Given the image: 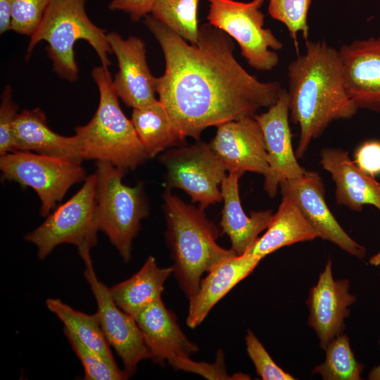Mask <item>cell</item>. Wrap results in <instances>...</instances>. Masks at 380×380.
Returning <instances> with one entry per match:
<instances>
[{
    "mask_svg": "<svg viewBox=\"0 0 380 380\" xmlns=\"http://www.w3.org/2000/svg\"><path fill=\"white\" fill-rule=\"evenodd\" d=\"M144 23L165 58V72L156 80L158 100L184 139L198 141L209 127L254 117L284 91L279 82H261L248 72L234 55L232 39L209 23L200 25L196 44L151 14Z\"/></svg>",
    "mask_w": 380,
    "mask_h": 380,
    "instance_id": "obj_1",
    "label": "cell"
},
{
    "mask_svg": "<svg viewBox=\"0 0 380 380\" xmlns=\"http://www.w3.org/2000/svg\"><path fill=\"white\" fill-rule=\"evenodd\" d=\"M289 115L300 127L295 151L303 157L311 141L336 120L359 109L347 92L338 50L324 42L305 41V51L288 65Z\"/></svg>",
    "mask_w": 380,
    "mask_h": 380,
    "instance_id": "obj_2",
    "label": "cell"
},
{
    "mask_svg": "<svg viewBox=\"0 0 380 380\" xmlns=\"http://www.w3.org/2000/svg\"><path fill=\"white\" fill-rule=\"evenodd\" d=\"M163 199L173 273L189 299L198 291L204 272L236 254L217 243L218 229L203 210L186 204L170 189L164 192Z\"/></svg>",
    "mask_w": 380,
    "mask_h": 380,
    "instance_id": "obj_3",
    "label": "cell"
},
{
    "mask_svg": "<svg viewBox=\"0 0 380 380\" xmlns=\"http://www.w3.org/2000/svg\"><path fill=\"white\" fill-rule=\"evenodd\" d=\"M91 77L99 89V103L91 120L75 128L81 156L83 160L110 163L126 172L133 170L148 155L120 108L108 68L94 67Z\"/></svg>",
    "mask_w": 380,
    "mask_h": 380,
    "instance_id": "obj_4",
    "label": "cell"
},
{
    "mask_svg": "<svg viewBox=\"0 0 380 380\" xmlns=\"http://www.w3.org/2000/svg\"><path fill=\"white\" fill-rule=\"evenodd\" d=\"M87 0H50L43 18L30 37L26 52L27 59L34 47L42 41L46 42L47 57L53 71L63 80L75 82L79 68L75 61L74 46L78 40H84L94 49L101 65L108 68L113 53L106 31L88 17Z\"/></svg>",
    "mask_w": 380,
    "mask_h": 380,
    "instance_id": "obj_5",
    "label": "cell"
},
{
    "mask_svg": "<svg viewBox=\"0 0 380 380\" xmlns=\"http://www.w3.org/2000/svg\"><path fill=\"white\" fill-rule=\"evenodd\" d=\"M95 222L125 262L132 256V246L149 213L144 184L129 186L122 182L126 172L110 163L96 161Z\"/></svg>",
    "mask_w": 380,
    "mask_h": 380,
    "instance_id": "obj_6",
    "label": "cell"
},
{
    "mask_svg": "<svg viewBox=\"0 0 380 380\" xmlns=\"http://www.w3.org/2000/svg\"><path fill=\"white\" fill-rule=\"evenodd\" d=\"M208 23L223 31L239 46L248 64L260 71H270L279 63L276 51L282 43L268 28L260 7L265 0L241 2L234 0H206Z\"/></svg>",
    "mask_w": 380,
    "mask_h": 380,
    "instance_id": "obj_7",
    "label": "cell"
},
{
    "mask_svg": "<svg viewBox=\"0 0 380 380\" xmlns=\"http://www.w3.org/2000/svg\"><path fill=\"white\" fill-rule=\"evenodd\" d=\"M96 184L95 173L87 177L75 194L25 236L27 241L37 248L40 260L63 243L76 246L80 255L95 246L99 231L95 222Z\"/></svg>",
    "mask_w": 380,
    "mask_h": 380,
    "instance_id": "obj_8",
    "label": "cell"
},
{
    "mask_svg": "<svg viewBox=\"0 0 380 380\" xmlns=\"http://www.w3.org/2000/svg\"><path fill=\"white\" fill-rule=\"evenodd\" d=\"M0 170L3 179L34 190L42 217L55 209L73 184L86 178L80 163L27 151L0 156Z\"/></svg>",
    "mask_w": 380,
    "mask_h": 380,
    "instance_id": "obj_9",
    "label": "cell"
},
{
    "mask_svg": "<svg viewBox=\"0 0 380 380\" xmlns=\"http://www.w3.org/2000/svg\"><path fill=\"white\" fill-rule=\"evenodd\" d=\"M160 161L166 170L167 189H182L203 210L222 201L219 185L227 170L210 144L198 140L189 146L176 147L163 153Z\"/></svg>",
    "mask_w": 380,
    "mask_h": 380,
    "instance_id": "obj_10",
    "label": "cell"
},
{
    "mask_svg": "<svg viewBox=\"0 0 380 380\" xmlns=\"http://www.w3.org/2000/svg\"><path fill=\"white\" fill-rule=\"evenodd\" d=\"M81 258L85 264L84 276L96 302V314L102 330L109 345L122 360L124 369L131 376L141 361L151 360V352L135 318L117 305L110 288L98 279L90 252Z\"/></svg>",
    "mask_w": 380,
    "mask_h": 380,
    "instance_id": "obj_11",
    "label": "cell"
},
{
    "mask_svg": "<svg viewBox=\"0 0 380 380\" xmlns=\"http://www.w3.org/2000/svg\"><path fill=\"white\" fill-rule=\"evenodd\" d=\"M279 187L282 196L297 205L319 238L357 258H365L366 248L345 232L329 209L324 183L317 172L305 171L298 177L283 181Z\"/></svg>",
    "mask_w": 380,
    "mask_h": 380,
    "instance_id": "obj_12",
    "label": "cell"
},
{
    "mask_svg": "<svg viewBox=\"0 0 380 380\" xmlns=\"http://www.w3.org/2000/svg\"><path fill=\"white\" fill-rule=\"evenodd\" d=\"M254 118L263 134L269 165L264 189L273 197L281 182L298 177L306 171L298 163L293 149L287 91L284 89L277 101L267 111Z\"/></svg>",
    "mask_w": 380,
    "mask_h": 380,
    "instance_id": "obj_13",
    "label": "cell"
},
{
    "mask_svg": "<svg viewBox=\"0 0 380 380\" xmlns=\"http://www.w3.org/2000/svg\"><path fill=\"white\" fill-rule=\"evenodd\" d=\"M107 39L118 60L113 85L119 99L132 108L156 101V77L147 64L145 42L136 36L124 39L115 32L107 33Z\"/></svg>",
    "mask_w": 380,
    "mask_h": 380,
    "instance_id": "obj_14",
    "label": "cell"
},
{
    "mask_svg": "<svg viewBox=\"0 0 380 380\" xmlns=\"http://www.w3.org/2000/svg\"><path fill=\"white\" fill-rule=\"evenodd\" d=\"M349 290L348 279H334L332 262L329 259L317 283L310 289L306 301L309 309L308 324L315 331L323 350L346 328L345 319L350 314L349 308L356 300Z\"/></svg>",
    "mask_w": 380,
    "mask_h": 380,
    "instance_id": "obj_15",
    "label": "cell"
},
{
    "mask_svg": "<svg viewBox=\"0 0 380 380\" xmlns=\"http://www.w3.org/2000/svg\"><path fill=\"white\" fill-rule=\"evenodd\" d=\"M217 127L210 145L229 172L248 171L267 175L269 165L264 137L254 117L229 121Z\"/></svg>",
    "mask_w": 380,
    "mask_h": 380,
    "instance_id": "obj_16",
    "label": "cell"
},
{
    "mask_svg": "<svg viewBox=\"0 0 380 380\" xmlns=\"http://www.w3.org/2000/svg\"><path fill=\"white\" fill-rule=\"evenodd\" d=\"M338 51L350 97L358 108L380 112V37L355 40Z\"/></svg>",
    "mask_w": 380,
    "mask_h": 380,
    "instance_id": "obj_17",
    "label": "cell"
},
{
    "mask_svg": "<svg viewBox=\"0 0 380 380\" xmlns=\"http://www.w3.org/2000/svg\"><path fill=\"white\" fill-rule=\"evenodd\" d=\"M151 360L164 365L179 357H189L198 350L182 332L175 315L167 309L162 298L149 305L135 317Z\"/></svg>",
    "mask_w": 380,
    "mask_h": 380,
    "instance_id": "obj_18",
    "label": "cell"
},
{
    "mask_svg": "<svg viewBox=\"0 0 380 380\" xmlns=\"http://www.w3.org/2000/svg\"><path fill=\"white\" fill-rule=\"evenodd\" d=\"M262 260L248 252L220 262L201 280L196 293L189 298L186 324L198 327L210 310L238 283L250 274Z\"/></svg>",
    "mask_w": 380,
    "mask_h": 380,
    "instance_id": "obj_19",
    "label": "cell"
},
{
    "mask_svg": "<svg viewBox=\"0 0 380 380\" xmlns=\"http://www.w3.org/2000/svg\"><path fill=\"white\" fill-rule=\"evenodd\" d=\"M320 163L328 171L336 186V203L360 212L365 205H372L380 211V184L363 172L338 148H324L320 152Z\"/></svg>",
    "mask_w": 380,
    "mask_h": 380,
    "instance_id": "obj_20",
    "label": "cell"
},
{
    "mask_svg": "<svg viewBox=\"0 0 380 380\" xmlns=\"http://www.w3.org/2000/svg\"><path fill=\"white\" fill-rule=\"evenodd\" d=\"M243 175L238 171L230 172L220 184L224 205L220 224L237 255L250 249L258 235L267 229L273 216L270 210L253 211L250 216L245 213L239 193V180Z\"/></svg>",
    "mask_w": 380,
    "mask_h": 380,
    "instance_id": "obj_21",
    "label": "cell"
},
{
    "mask_svg": "<svg viewBox=\"0 0 380 380\" xmlns=\"http://www.w3.org/2000/svg\"><path fill=\"white\" fill-rule=\"evenodd\" d=\"M13 136L17 151H32L80 163L83 161L77 137H65L53 132L39 108L23 109L18 113Z\"/></svg>",
    "mask_w": 380,
    "mask_h": 380,
    "instance_id": "obj_22",
    "label": "cell"
},
{
    "mask_svg": "<svg viewBox=\"0 0 380 380\" xmlns=\"http://www.w3.org/2000/svg\"><path fill=\"white\" fill-rule=\"evenodd\" d=\"M173 273V267H159L150 255L131 277L110 288L111 296L123 311L135 318L144 309L162 298L164 284Z\"/></svg>",
    "mask_w": 380,
    "mask_h": 380,
    "instance_id": "obj_23",
    "label": "cell"
},
{
    "mask_svg": "<svg viewBox=\"0 0 380 380\" xmlns=\"http://www.w3.org/2000/svg\"><path fill=\"white\" fill-rule=\"evenodd\" d=\"M319 237L297 205L282 196L278 210L273 214L266 232L247 251L260 258L284 246Z\"/></svg>",
    "mask_w": 380,
    "mask_h": 380,
    "instance_id": "obj_24",
    "label": "cell"
},
{
    "mask_svg": "<svg viewBox=\"0 0 380 380\" xmlns=\"http://www.w3.org/2000/svg\"><path fill=\"white\" fill-rule=\"evenodd\" d=\"M131 121L149 158L168 148L186 145V139L177 132L158 99L145 106L133 108Z\"/></svg>",
    "mask_w": 380,
    "mask_h": 380,
    "instance_id": "obj_25",
    "label": "cell"
},
{
    "mask_svg": "<svg viewBox=\"0 0 380 380\" xmlns=\"http://www.w3.org/2000/svg\"><path fill=\"white\" fill-rule=\"evenodd\" d=\"M46 305L85 346L117 365L96 313L89 315L75 310L59 298H47Z\"/></svg>",
    "mask_w": 380,
    "mask_h": 380,
    "instance_id": "obj_26",
    "label": "cell"
},
{
    "mask_svg": "<svg viewBox=\"0 0 380 380\" xmlns=\"http://www.w3.org/2000/svg\"><path fill=\"white\" fill-rule=\"evenodd\" d=\"M201 0H157L151 15L191 44H196Z\"/></svg>",
    "mask_w": 380,
    "mask_h": 380,
    "instance_id": "obj_27",
    "label": "cell"
},
{
    "mask_svg": "<svg viewBox=\"0 0 380 380\" xmlns=\"http://www.w3.org/2000/svg\"><path fill=\"white\" fill-rule=\"evenodd\" d=\"M324 361L315 367L312 374L324 380H360L364 365L358 362L351 350L349 338L341 334L324 349Z\"/></svg>",
    "mask_w": 380,
    "mask_h": 380,
    "instance_id": "obj_28",
    "label": "cell"
},
{
    "mask_svg": "<svg viewBox=\"0 0 380 380\" xmlns=\"http://www.w3.org/2000/svg\"><path fill=\"white\" fill-rule=\"evenodd\" d=\"M63 334L80 360L85 380H124L130 376L117 365L107 361L100 355L85 346L70 331L63 327Z\"/></svg>",
    "mask_w": 380,
    "mask_h": 380,
    "instance_id": "obj_29",
    "label": "cell"
},
{
    "mask_svg": "<svg viewBox=\"0 0 380 380\" xmlns=\"http://www.w3.org/2000/svg\"><path fill=\"white\" fill-rule=\"evenodd\" d=\"M268 11L271 17L282 23L298 49L297 36L301 32L308 40V14L312 0H268Z\"/></svg>",
    "mask_w": 380,
    "mask_h": 380,
    "instance_id": "obj_30",
    "label": "cell"
},
{
    "mask_svg": "<svg viewBox=\"0 0 380 380\" xmlns=\"http://www.w3.org/2000/svg\"><path fill=\"white\" fill-rule=\"evenodd\" d=\"M11 30L31 36L39 25L50 0H11Z\"/></svg>",
    "mask_w": 380,
    "mask_h": 380,
    "instance_id": "obj_31",
    "label": "cell"
},
{
    "mask_svg": "<svg viewBox=\"0 0 380 380\" xmlns=\"http://www.w3.org/2000/svg\"><path fill=\"white\" fill-rule=\"evenodd\" d=\"M245 340L248 355L255 366L257 374L262 379H296L274 362L262 344L251 330H248Z\"/></svg>",
    "mask_w": 380,
    "mask_h": 380,
    "instance_id": "obj_32",
    "label": "cell"
},
{
    "mask_svg": "<svg viewBox=\"0 0 380 380\" xmlns=\"http://www.w3.org/2000/svg\"><path fill=\"white\" fill-rule=\"evenodd\" d=\"M19 106L13 100L12 87L7 84L1 94L0 103V156L16 151L13 127Z\"/></svg>",
    "mask_w": 380,
    "mask_h": 380,
    "instance_id": "obj_33",
    "label": "cell"
},
{
    "mask_svg": "<svg viewBox=\"0 0 380 380\" xmlns=\"http://www.w3.org/2000/svg\"><path fill=\"white\" fill-rule=\"evenodd\" d=\"M177 370L193 372L200 374L208 379H234L235 376L227 374L224 365L223 351L218 350L216 360L214 363L195 362L189 357H179L168 363Z\"/></svg>",
    "mask_w": 380,
    "mask_h": 380,
    "instance_id": "obj_34",
    "label": "cell"
},
{
    "mask_svg": "<svg viewBox=\"0 0 380 380\" xmlns=\"http://www.w3.org/2000/svg\"><path fill=\"white\" fill-rule=\"evenodd\" d=\"M355 164L365 174L380 175V141H368L362 144L355 154Z\"/></svg>",
    "mask_w": 380,
    "mask_h": 380,
    "instance_id": "obj_35",
    "label": "cell"
},
{
    "mask_svg": "<svg viewBox=\"0 0 380 380\" xmlns=\"http://www.w3.org/2000/svg\"><path fill=\"white\" fill-rule=\"evenodd\" d=\"M157 0H112L108 6L111 11L127 13L130 19L137 22L151 13Z\"/></svg>",
    "mask_w": 380,
    "mask_h": 380,
    "instance_id": "obj_36",
    "label": "cell"
},
{
    "mask_svg": "<svg viewBox=\"0 0 380 380\" xmlns=\"http://www.w3.org/2000/svg\"><path fill=\"white\" fill-rule=\"evenodd\" d=\"M12 10L11 0H0V34L11 30Z\"/></svg>",
    "mask_w": 380,
    "mask_h": 380,
    "instance_id": "obj_37",
    "label": "cell"
},
{
    "mask_svg": "<svg viewBox=\"0 0 380 380\" xmlns=\"http://www.w3.org/2000/svg\"><path fill=\"white\" fill-rule=\"evenodd\" d=\"M380 274V272H379ZM380 344V340H379ZM368 379L369 380H380V364L373 367L368 374Z\"/></svg>",
    "mask_w": 380,
    "mask_h": 380,
    "instance_id": "obj_38",
    "label": "cell"
},
{
    "mask_svg": "<svg viewBox=\"0 0 380 380\" xmlns=\"http://www.w3.org/2000/svg\"><path fill=\"white\" fill-rule=\"evenodd\" d=\"M369 264L374 266H380V251L370 258Z\"/></svg>",
    "mask_w": 380,
    "mask_h": 380,
    "instance_id": "obj_39",
    "label": "cell"
}]
</instances>
